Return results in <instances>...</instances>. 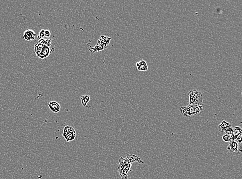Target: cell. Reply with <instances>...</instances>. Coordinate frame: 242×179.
<instances>
[{"label": "cell", "mask_w": 242, "mask_h": 179, "mask_svg": "<svg viewBox=\"0 0 242 179\" xmlns=\"http://www.w3.org/2000/svg\"><path fill=\"white\" fill-rule=\"evenodd\" d=\"M222 139L225 142H230V138L229 136L227 135L226 134H225L222 136Z\"/></svg>", "instance_id": "19"}, {"label": "cell", "mask_w": 242, "mask_h": 179, "mask_svg": "<svg viewBox=\"0 0 242 179\" xmlns=\"http://www.w3.org/2000/svg\"><path fill=\"white\" fill-rule=\"evenodd\" d=\"M48 106L50 109L54 113H58L60 110V105L57 102L52 101L48 103Z\"/></svg>", "instance_id": "4"}, {"label": "cell", "mask_w": 242, "mask_h": 179, "mask_svg": "<svg viewBox=\"0 0 242 179\" xmlns=\"http://www.w3.org/2000/svg\"><path fill=\"white\" fill-rule=\"evenodd\" d=\"M45 36V30H41L40 31V32L38 35V38L40 39L42 38V37Z\"/></svg>", "instance_id": "18"}, {"label": "cell", "mask_w": 242, "mask_h": 179, "mask_svg": "<svg viewBox=\"0 0 242 179\" xmlns=\"http://www.w3.org/2000/svg\"><path fill=\"white\" fill-rule=\"evenodd\" d=\"M36 34L34 32V31L32 30H26L23 33V37L24 39L27 41H31L35 39Z\"/></svg>", "instance_id": "6"}, {"label": "cell", "mask_w": 242, "mask_h": 179, "mask_svg": "<svg viewBox=\"0 0 242 179\" xmlns=\"http://www.w3.org/2000/svg\"><path fill=\"white\" fill-rule=\"evenodd\" d=\"M230 127V124L229 122L226 121L225 120H223L222 122L219 125L218 130L221 133H226Z\"/></svg>", "instance_id": "8"}, {"label": "cell", "mask_w": 242, "mask_h": 179, "mask_svg": "<svg viewBox=\"0 0 242 179\" xmlns=\"http://www.w3.org/2000/svg\"><path fill=\"white\" fill-rule=\"evenodd\" d=\"M75 136H76V132L74 129V130H73L72 132H71L70 133H69L68 135L65 136L64 138H65L67 142H69L73 140Z\"/></svg>", "instance_id": "14"}, {"label": "cell", "mask_w": 242, "mask_h": 179, "mask_svg": "<svg viewBox=\"0 0 242 179\" xmlns=\"http://www.w3.org/2000/svg\"><path fill=\"white\" fill-rule=\"evenodd\" d=\"M87 46L89 48V51L93 53L105 50V48L101 45H97V44H96V46L95 47L92 48L91 45H89V43H87Z\"/></svg>", "instance_id": "11"}, {"label": "cell", "mask_w": 242, "mask_h": 179, "mask_svg": "<svg viewBox=\"0 0 242 179\" xmlns=\"http://www.w3.org/2000/svg\"><path fill=\"white\" fill-rule=\"evenodd\" d=\"M45 41H46V40L45 39H44L43 38H41V39H39V40L38 41V42L37 43V44H43V45H45Z\"/></svg>", "instance_id": "21"}, {"label": "cell", "mask_w": 242, "mask_h": 179, "mask_svg": "<svg viewBox=\"0 0 242 179\" xmlns=\"http://www.w3.org/2000/svg\"><path fill=\"white\" fill-rule=\"evenodd\" d=\"M44 45L43 44H36L35 47H34V50L36 54L38 57L39 58L40 56L41 55L42 51H43V48Z\"/></svg>", "instance_id": "10"}, {"label": "cell", "mask_w": 242, "mask_h": 179, "mask_svg": "<svg viewBox=\"0 0 242 179\" xmlns=\"http://www.w3.org/2000/svg\"><path fill=\"white\" fill-rule=\"evenodd\" d=\"M111 39V37H105L104 36H101L100 37V39L98 40L97 44V45L102 46L105 48V49H106L108 47Z\"/></svg>", "instance_id": "3"}, {"label": "cell", "mask_w": 242, "mask_h": 179, "mask_svg": "<svg viewBox=\"0 0 242 179\" xmlns=\"http://www.w3.org/2000/svg\"><path fill=\"white\" fill-rule=\"evenodd\" d=\"M203 104L189 105L187 106H181L180 108V113L186 117H190L200 113L203 109Z\"/></svg>", "instance_id": "1"}, {"label": "cell", "mask_w": 242, "mask_h": 179, "mask_svg": "<svg viewBox=\"0 0 242 179\" xmlns=\"http://www.w3.org/2000/svg\"><path fill=\"white\" fill-rule=\"evenodd\" d=\"M119 172L120 176H121V177L122 179H128V177L127 176V173H126L122 170H119Z\"/></svg>", "instance_id": "17"}, {"label": "cell", "mask_w": 242, "mask_h": 179, "mask_svg": "<svg viewBox=\"0 0 242 179\" xmlns=\"http://www.w3.org/2000/svg\"><path fill=\"white\" fill-rule=\"evenodd\" d=\"M91 100L90 96L87 95H82L81 97V103L83 106H86L88 103Z\"/></svg>", "instance_id": "13"}, {"label": "cell", "mask_w": 242, "mask_h": 179, "mask_svg": "<svg viewBox=\"0 0 242 179\" xmlns=\"http://www.w3.org/2000/svg\"><path fill=\"white\" fill-rule=\"evenodd\" d=\"M51 52V51L50 50V48L44 45L43 47V48L42 54L41 56H40L39 58H40L41 59H45L46 57H48L49 55H50Z\"/></svg>", "instance_id": "12"}, {"label": "cell", "mask_w": 242, "mask_h": 179, "mask_svg": "<svg viewBox=\"0 0 242 179\" xmlns=\"http://www.w3.org/2000/svg\"><path fill=\"white\" fill-rule=\"evenodd\" d=\"M74 129L72 127H71L70 126H66L64 129L63 131V134H62V136L64 137L66 136V135H68L69 133H70L71 132H72L73 130H74Z\"/></svg>", "instance_id": "16"}, {"label": "cell", "mask_w": 242, "mask_h": 179, "mask_svg": "<svg viewBox=\"0 0 242 179\" xmlns=\"http://www.w3.org/2000/svg\"><path fill=\"white\" fill-rule=\"evenodd\" d=\"M242 134V129L240 127H236L234 129H233V134L235 138L237 136H239L240 135Z\"/></svg>", "instance_id": "15"}, {"label": "cell", "mask_w": 242, "mask_h": 179, "mask_svg": "<svg viewBox=\"0 0 242 179\" xmlns=\"http://www.w3.org/2000/svg\"><path fill=\"white\" fill-rule=\"evenodd\" d=\"M52 45V40L51 39H48L46 40L45 41V46L49 47Z\"/></svg>", "instance_id": "20"}, {"label": "cell", "mask_w": 242, "mask_h": 179, "mask_svg": "<svg viewBox=\"0 0 242 179\" xmlns=\"http://www.w3.org/2000/svg\"><path fill=\"white\" fill-rule=\"evenodd\" d=\"M189 97V105H199L203 104V96L200 91L197 90H191L188 93Z\"/></svg>", "instance_id": "2"}, {"label": "cell", "mask_w": 242, "mask_h": 179, "mask_svg": "<svg viewBox=\"0 0 242 179\" xmlns=\"http://www.w3.org/2000/svg\"><path fill=\"white\" fill-rule=\"evenodd\" d=\"M125 159L128 161V163L131 164H132L134 162H137L140 164H144L143 160H142L140 158L138 157L137 156L132 154H128L127 155V158H125Z\"/></svg>", "instance_id": "5"}, {"label": "cell", "mask_w": 242, "mask_h": 179, "mask_svg": "<svg viewBox=\"0 0 242 179\" xmlns=\"http://www.w3.org/2000/svg\"><path fill=\"white\" fill-rule=\"evenodd\" d=\"M51 36V32L49 30H45V36L47 37H50Z\"/></svg>", "instance_id": "23"}, {"label": "cell", "mask_w": 242, "mask_h": 179, "mask_svg": "<svg viewBox=\"0 0 242 179\" xmlns=\"http://www.w3.org/2000/svg\"><path fill=\"white\" fill-rule=\"evenodd\" d=\"M136 68L137 69L140 71H146L148 69L146 61L142 60L137 62Z\"/></svg>", "instance_id": "7"}, {"label": "cell", "mask_w": 242, "mask_h": 179, "mask_svg": "<svg viewBox=\"0 0 242 179\" xmlns=\"http://www.w3.org/2000/svg\"><path fill=\"white\" fill-rule=\"evenodd\" d=\"M239 145L235 141H231L229 143V145L227 147V150L232 152V153H235L239 151Z\"/></svg>", "instance_id": "9"}, {"label": "cell", "mask_w": 242, "mask_h": 179, "mask_svg": "<svg viewBox=\"0 0 242 179\" xmlns=\"http://www.w3.org/2000/svg\"><path fill=\"white\" fill-rule=\"evenodd\" d=\"M235 140H236L237 141H238V142L240 143V144H241L242 141V134H241V135H240L239 136H237Z\"/></svg>", "instance_id": "22"}]
</instances>
